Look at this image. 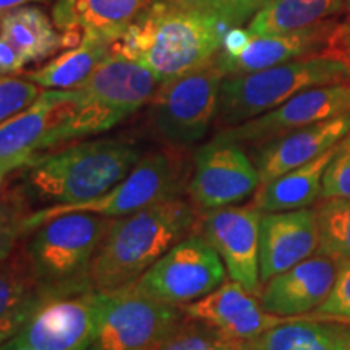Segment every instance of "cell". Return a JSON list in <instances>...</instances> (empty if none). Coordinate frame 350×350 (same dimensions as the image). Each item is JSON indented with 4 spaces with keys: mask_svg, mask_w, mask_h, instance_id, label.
<instances>
[{
    "mask_svg": "<svg viewBox=\"0 0 350 350\" xmlns=\"http://www.w3.org/2000/svg\"><path fill=\"white\" fill-rule=\"evenodd\" d=\"M143 156L129 139H78L42 152L20 170L15 183L33 211L86 203L124 180Z\"/></svg>",
    "mask_w": 350,
    "mask_h": 350,
    "instance_id": "1",
    "label": "cell"
},
{
    "mask_svg": "<svg viewBox=\"0 0 350 350\" xmlns=\"http://www.w3.org/2000/svg\"><path fill=\"white\" fill-rule=\"evenodd\" d=\"M201 213L175 196L122 217H112L91 262L96 291L120 292L137 282L174 245L198 232Z\"/></svg>",
    "mask_w": 350,
    "mask_h": 350,
    "instance_id": "2",
    "label": "cell"
},
{
    "mask_svg": "<svg viewBox=\"0 0 350 350\" xmlns=\"http://www.w3.org/2000/svg\"><path fill=\"white\" fill-rule=\"evenodd\" d=\"M227 31L211 8H182L154 0L131 21L113 52L142 62L163 83L211 60Z\"/></svg>",
    "mask_w": 350,
    "mask_h": 350,
    "instance_id": "3",
    "label": "cell"
},
{
    "mask_svg": "<svg viewBox=\"0 0 350 350\" xmlns=\"http://www.w3.org/2000/svg\"><path fill=\"white\" fill-rule=\"evenodd\" d=\"M159 85L156 73L142 62L112 52L80 86L73 88L75 109L57 126L51 150L113 129L150 103Z\"/></svg>",
    "mask_w": 350,
    "mask_h": 350,
    "instance_id": "4",
    "label": "cell"
},
{
    "mask_svg": "<svg viewBox=\"0 0 350 350\" xmlns=\"http://www.w3.org/2000/svg\"><path fill=\"white\" fill-rule=\"evenodd\" d=\"M338 83H350V65L332 54L224 77L214 125L217 130L230 129L273 111L301 91Z\"/></svg>",
    "mask_w": 350,
    "mask_h": 350,
    "instance_id": "5",
    "label": "cell"
},
{
    "mask_svg": "<svg viewBox=\"0 0 350 350\" xmlns=\"http://www.w3.org/2000/svg\"><path fill=\"white\" fill-rule=\"evenodd\" d=\"M112 217L67 213L49 219L26 237V250L39 281L49 292L93 287L90 269Z\"/></svg>",
    "mask_w": 350,
    "mask_h": 350,
    "instance_id": "6",
    "label": "cell"
},
{
    "mask_svg": "<svg viewBox=\"0 0 350 350\" xmlns=\"http://www.w3.org/2000/svg\"><path fill=\"white\" fill-rule=\"evenodd\" d=\"M190 180L185 151L165 146L144 154L124 180L99 198L86 203L49 206L33 211L25 219L23 235H28L49 219L67 213H94L106 217H122L159 201L187 193Z\"/></svg>",
    "mask_w": 350,
    "mask_h": 350,
    "instance_id": "7",
    "label": "cell"
},
{
    "mask_svg": "<svg viewBox=\"0 0 350 350\" xmlns=\"http://www.w3.org/2000/svg\"><path fill=\"white\" fill-rule=\"evenodd\" d=\"M224 73L216 55L157 86L150 99L151 124L167 148L187 151L206 137L217 113Z\"/></svg>",
    "mask_w": 350,
    "mask_h": 350,
    "instance_id": "8",
    "label": "cell"
},
{
    "mask_svg": "<svg viewBox=\"0 0 350 350\" xmlns=\"http://www.w3.org/2000/svg\"><path fill=\"white\" fill-rule=\"evenodd\" d=\"M226 279L221 256L200 232H193L125 291L159 304L183 306L208 295Z\"/></svg>",
    "mask_w": 350,
    "mask_h": 350,
    "instance_id": "9",
    "label": "cell"
},
{
    "mask_svg": "<svg viewBox=\"0 0 350 350\" xmlns=\"http://www.w3.org/2000/svg\"><path fill=\"white\" fill-rule=\"evenodd\" d=\"M103 297L94 287L49 297L2 347L88 350L99 326Z\"/></svg>",
    "mask_w": 350,
    "mask_h": 350,
    "instance_id": "10",
    "label": "cell"
},
{
    "mask_svg": "<svg viewBox=\"0 0 350 350\" xmlns=\"http://www.w3.org/2000/svg\"><path fill=\"white\" fill-rule=\"evenodd\" d=\"M260 185V172L242 144L217 133L195 151L187 196L204 213L243 203Z\"/></svg>",
    "mask_w": 350,
    "mask_h": 350,
    "instance_id": "11",
    "label": "cell"
},
{
    "mask_svg": "<svg viewBox=\"0 0 350 350\" xmlns=\"http://www.w3.org/2000/svg\"><path fill=\"white\" fill-rule=\"evenodd\" d=\"M183 321L180 306L144 299L131 291L104 294L98 331L88 350H151Z\"/></svg>",
    "mask_w": 350,
    "mask_h": 350,
    "instance_id": "12",
    "label": "cell"
},
{
    "mask_svg": "<svg viewBox=\"0 0 350 350\" xmlns=\"http://www.w3.org/2000/svg\"><path fill=\"white\" fill-rule=\"evenodd\" d=\"M255 204H232L201 213L198 232L224 262L227 275L252 294L260 295V224Z\"/></svg>",
    "mask_w": 350,
    "mask_h": 350,
    "instance_id": "13",
    "label": "cell"
},
{
    "mask_svg": "<svg viewBox=\"0 0 350 350\" xmlns=\"http://www.w3.org/2000/svg\"><path fill=\"white\" fill-rule=\"evenodd\" d=\"M75 90H47L18 116L0 126V177L18 174L42 152L51 151L52 135L73 112Z\"/></svg>",
    "mask_w": 350,
    "mask_h": 350,
    "instance_id": "14",
    "label": "cell"
},
{
    "mask_svg": "<svg viewBox=\"0 0 350 350\" xmlns=\"http://www.w3.org/2000/svg\"><path fill=\"white\" fill-rule=\"evenodd\" d=\"M350 112V83L314 86L273 111L243 124L219 130L221 137L252 148L275 137Z\"/></svg>",
    "mask_w": 350,
    "mask_h": 350,
    "instance_id": "15",
    "label": "cell"
},
{
    "mask_svg": "<svg viewBox=\"0 0 350 350\" xmlns=\"http://www.w3.org/2000/svg\"><path fill=\"white\" fill-rule=\"evenodd\" d=\"M187 319L206 325L237 342H250L266 331L291 321L266 312L260 295L252 294L239 282L226 281L208 295L180 306Z\"/></svg>",
    "mask_w": 350,
    "mask_h": 350,
    "instance_id": "16",
    "label": "cell"
},
{
    "mask_svg": "<svg viewBox=\"0 0 350 350\" xmlns=\"http://www.w3.org/2000/svg\"><path fill=\"white\" fill-rule=\"evenodd\" d=\"M345 26L338 21L326 20L323 23L287 33H271L253 36L239 55L216 54V62L226 77L265 70L282 65L304 57L331 54L340 29Z\"/></svg>",
    "mask_w": 350,
    "mask_h": 350,
    "instance_id": "17",
    "label": "cell"
},
{
    "mask_svg": "<svg viewBox=\"0 0 350 350\" xmlns=\"http://www.w3.org/2000/svg\"><path fill=\"white\" fill-rule=\"evenodd\" d=\"M350 133V112L248 148L262 183L325 154Z\"/></svg>",
    "mask_w": 350,
    "mask_h": 350,
    "instance_id": "18",
    "label": "cell"
},
{
    "mask_svg": "<svg viewBox=\"0 0 350 350\" xmlns=\"http://www.w3.org/2000/svg\"><path fill=\"white\" fill-rule=\"evenodd\" d=\"M338 262L313 255L262 284L260 301L266 312L284 318L312 314L329 295Z\"/></svg>",
    "mask_w": 350,
    "mask_h": 350,
    "instance_id": "19",
    "label": "cell"
},
{
    "mask_svg": "<svg viewBox=\"0 0 350 350\" xmlns=\"http://www.w3.org/2000/svg\"><path fill=\"white\" fill-rule=\"evenodd\" d=\"M318 224L314 209L262 213L260 224L261 287L274 275L317 255Z\"/></svg>",
    "mask_w": 350,
    "mask_h": 350,
    "instance_id": "20",
    "label": "cell"
},
{
    "mask_svg": "<svg viewBox=\"0 0 350 350\" xmlns=\"http://www.w3.org/2000/svg\"><path fill=\"white\" fill-rule=\"evenodd\" d=\"M55 294L62 292H49L39 281L26 250V237H23L2 258V271H0L2 344L8 342L39 306Z\"/></svg>",
    "mask_w": 350,
    "mask_h": 350,
    "instance_id": "21",
    "label": "cell"
},
{
    "mask_svg": "<svg viewBox=\"0 0 350 350\" xmlns=\"http://www.w3.org/2000/svg\"><path fill=\"white\" fill-rule=\"evenodd\" d=\"M120 38L113 33H85L77 46H72L42 67L26 72L25 78L44 90H73L112 54Z\"/></svg>",
    "mask_w": 350,
    "mask_h": 350,
    "instance_id": "22",
    "label": "cell"
},
{
    "mask_svg": "<svg viewBox=\"0 0 350 350\" xmlns=\"http://www.w3.org/2000/svg\"><path fill=\"white\" fill-rule=\"evenodd\" d=\"M154 0H55L52 21L62 33L122 34Z\"/></svg>",
    "mask_w": 350,
    "mask_h": 350,
    "instance_id": "23",
    "label": "cell"
},
{
    "mask_svg": "<svg viewBox=\"0 0 350 350\" xmlns=\"http://www.w3.org/2000/svg\"><path fill=\"white\" fill-rule=\"evenodd\" d=\"M46 12L33 5L13 8L0 20V38L18 49L28 64L47 59L65 46H77L80 34L57 31Z\"/></svg>",
    "mask_w": 350,
    "mask_h": 350,
    "instance_id": "24",
    "label": "cell"
},
{
    "mask_svg": "<svg viewBox=\"0 0 350 350\" xmlns=\"http://www.w3.org/2000/svg\"><path fill=\"white\" fill-rule=\"evenodd\" d=\"M334 148L300 167L288 170L273 180L262 183L253 195L252 203L261 213L308 208L318 198H321L323 177L334 154Z\"/></svg>",
    "mask_w": 350,
    "mask_h": 350,
    "instance_id": "25",
    "label": "cell"
},
{
    "mask_svg": "<svg viewBox=\"0 0 350 350\" xmlns=\"http://www.w3.org/2000/svg\"><path fill=\"white\" fill-rule=\"evenodd\" d=\"M345 0H274L247 23L253 36L287 33L331 20L344 10Z\"/></svg>",
    "mask_w": 350,
    "mask_h": 350,
    "instance_id": "26",
    "label": "cell"
},
{
    "mask_svg": "<svg viewBox=\"0 0 350 350\" xmlns=\"http://www.w3.org/2000/svg\"><path fill=\"white\" fill-rule=\"evenodd\" d=\"M248 350H336L332 344L329 321L305 317L266 331L247 342Z\"/></svg>",
    "mask_w": 350,
    "mask_h": 350,
    "instance_id": "27",
    "label": "cell"
},
{
    "mask_svg": "<svg viewBox=\"0 0 350 350\" xmlns=\"http://www.w3.org/2000/svg\"><path fill=\"white\" fill-rule=\"evenodd\" d=\"M318 224V255L340 262L350 260V198H323L314 208Z\"/></svg>",
    "mask_w": 350,
    "mask_h": 350,
    "instance_id": "28",
    "label": "cell"
},
{
    "mask_svg": "<svg viewBox=\"0 0 350 350\" xmlns=\"http://www.w3.org/2000/svg\"><path fill=\"white\" fill-rule=\"evenodd\" d=\"M305 318L350 325V260L338 262V274L329 295Z\"/></svg>",
    "mask_w": 350,
    "mask_h": 350,
    "instance_id": "29",
    "label": "cell"
},
{
    "mask_svg": "<svg viewBox=\"0 0 350 350\" xmlns=\"http://www.w3.org/2000/svg\"><path fill=\"white\" fill-rule=\"evenodd\" d=\"M42 88L28 78L2 75L0 80V122L10 120L36 103Z\"/></svg>",
    "mask_w": 350,
    "mask_h": 350,
    "instance_id": "30",
    "label": "cell"
},
{
    "mask_svg": "<svg viewBox=\"0 0 350 350\" xmlns=\"http://www.w3.org/2000/svg\"><path fill=\"white\" fill-rule=\"evenodd\" d=\"M224 339L227 338L213 327L185 318L172 334L151 350H214Z\"/></svg>",
    "mask_w": 350,
    "mask_h": 350,
    "instance_id": "31",
    "label": "cell"
},
{
    "mask_svg": "<svg viewBox=\"0 0 350 350\" xmlns=\"http://www.w3.org/2000/svg\"><path fill=\"white\" fill-rule=\"evenodd\" d=\"M350 198V133L336 144L323 177L321 198Z\"/></svg>",
    "mask_w": 350,
    "mask_h": 350,
    "instance_id": "32",
    "label": "cell"
},
{
    "mask_svg": "<svg viewBox=\"0 0 350 350\" xmlns=\"http://www.w3.org/2000/svg\"><path fill=\"white\" fill-rule=\"evenodd\" d=\"M274 0H221L211 10L221 18L227 29L248 23L261 8Z\"/></svg>",
    "mask_w": 350,
    "mask_h": 350,
    "instance_id": "33",
    "label": "cell"
},
{
    "mask_svg": "<svg viewBox=\"0 0 350 350\" xmlns=\"http://www.w3.org/2000/svg\"><path fill=\"white\" fill-rule=\"evenodd\" d=\"M28 65V60L23 54L12 46L7 39L0 38V72L2 75H16L23 72V68Z\"/></svg>",
    "mask_w": 350,
    "mask_h": 350,
    "instance_id": "34",
    "label": "cell"
},
{
    "mask_svg": "<svg viewBox=\"0 0 350 350\" xmlns=\"http://www.w3.org/2000/svg\"><path fill=\"white\" fill-rule=\"evenodd\" d=\"M253 39V34L248 31V28H242V26H237V28H230L229 31L226 33L224 41H222L221 51L222 54L226 55H239L245 47L250 44Z\"/></svg>",
    "mask_w": 350,
    "mask_h": 350,
    "instance_id": "35",
    "label": "cell"
},
{
    "mask_svg": "<svg viewBox=\"0 0 350 350\" xmlns=\"http://www.w3.org/2000/svg\"><path fill=\"white\" fill-rule=\"evenodd\" d=\"M332 344L336 350H350V325L329 321Z\"/></svg>",
    "mask_w": 350,
    "mask_h": 350,
    "instance_id": "36",
    "label": "cell"
},
{
    "mask_svg": "<svg viewBox=\"0 0 350 350\" xmlns=\"http://www.w3.org/2000/svg\"><path fill=\"white\" fill-rule=\"evenodd\" d=\"M331 54L340 57V59L350 65V23H345L344 28L340 29Z\"/></svg>",
    "mask_w": 350,
    "mask_h": 350,
    "instance_id": "37",
    "label": "cell"
},
{
    "mask_svg": "<svg viewBox=\"0 0 350 350\" xmlns=\"http://www.w3.org/2000/svg\"><path fill=\"white\" fill-rule=\"evenodd\" d=\"M163 2L182 8H213L221 0H163Z\"/></svg>",
    "mask_w": 350,
    "mask_h": 350,
    "instance_id": "38",
    "label": "cell"
},
{
    "mask_svg": "<svg viewBox=\"0 0 350 350\" xmlns=\"http://www.w3.org/2000/svg\"><path fill=\"white\" fill-rule=\"evenodd\" d=\"M34 2H49V0H0V12L7 13L13 10V8L18 7H25L28 3H34Z\"/></svg>",
    "mask_w": 350,
    "mask_h": 350,
    "instance_id": "39",
    "label": "cell"
},
{
    "mask_svg": "<svg viewBox=\"0 0 350 350\" xmlns=\"http://www.w3.org/2000/svg\"><path fill=\"white\" fill-rule=\"evenodd\" d=\"M2 350H31L26 347H2Z\"/></svg>",
    "mask_w": 350,
    "mask_h": 350,
    "instance_id": "40",
    "label": "cell"
},
{
    "mask_svg": "<svg viewBox=\"0 0 350 350\" xmlns=\"http://www.w3.org/2000/svg\"><path fill=\"white\" fill-rule=\"evenodd\" d=\"M344 10L349 13L350 15V0H345V3H344Z\"/></svg>",
    "mask_w": 350,
    "mask_h": 350,
    "instance_id": "41",
    "label": "cell"
}]
</instances>
